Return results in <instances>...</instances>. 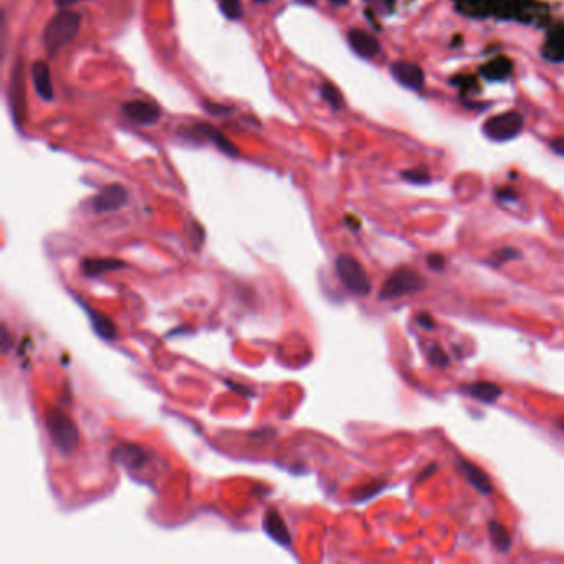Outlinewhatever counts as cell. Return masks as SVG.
I'll use <instances>...</instances> for the list:
<instances>
[{
  "label": "cell",
  "mask_w": 564,
  "mask_h": 564,
  "mask_svg": "<svg viewBox=\"0 0 564 564\" xmlns=\"http://www.w3.org/2000/svg\"><path fill=\"white\" fill-rule=\"evenodd\" d=\"M81 27V15L73 10H61L50 19L43 32V45L48 57H55L61 48L72 43Z\"/></svg>",
  "instance_id": "cell-1"
},
{
  "label": "cell",
  "mask_w": 564,
  "mask_h": 564,
  "mask_svg": "<svg viewBox=\"0 0 564 564\" xmlns=\"http://www.w3.org/2000/svg\"><path fill=\"white\" fill-rule=\"evenodd\" d=\"M45 424H47L50 438L58 452L68 457L77 450L78 442H80V432H78L75 422L70 419V416H66L60 409L50 407L45 416Z\"/></svg>",
  "instance_id": "cell-2"
},
{
  "label": "cell",
  "mask_w": 564,
  "mask_h": 564,
  "mask_svg": "<svg viewBox=\"0 0 564 564\" xmlns=\"http://www.w3.org/2000/svg\"><path fill=\"white\" fill-rule=\"evenodd\" d=\"M336 271L342 285L353 295L367 296L371 293V280L367 278L362 265L354 257L340 255L336 258Z\"/></svg>",
  "instance_id": "cell-3"
},
{
  "label": "cell",
  "mask_w": 564,
  "mask_h": 564,
  "mask_svg": "<svg viewBox=\"0 0 564 564\" xmlns=\"http://www.w3.org/2000/svg\"><path fill=\"white\" fill-rule=\"evenodd\" d=\"M425 286V280L417 273L416 270L409 269V266H402L398 269L389 278L384 282V285L379 291V298L381 300H392L398 296L416 293V291L422 290Z\"/></svg>",
  "instance_id": "cell-4"
},
{
  "label": "cell",
  "mask_w": 564,
  "mask_h": 564,
  "mask_svg": "<svg viewBox=\"0 0 564 564\" xmlns=\"http://www.w3.org/2000/svg\"><path fill=\"white\" fill-rule=\"evenodd\" d=\"M523 116L516 111L501 113V115L493 116L483 124L482 131L485 137L493 141V143H505V141L515 139L523 129Z\"/></svg>",
  "instance_id": "cell-5"
},
{
  "label": "cell",
  "mask_w": 564,
  "mask_h": 564,
  "mask_svg": "<svg viewBox=\"0 0 564 564\" xmlns=\"http://www.w3.org/2000/svg\"><path fill=\"white\" fill-rule=\"evenodd\" d=\"M129 192L121 184H111L104 189L99 191V194L93 199V211L96 214H108L123 208L128 204Z\"/></svg>",
  "instance_id": "cell-6"
},
{
  "label": "cell",
  "mask_w": 564,
  "mask_h": 564,
  "mask_svg": "<svg viewBox=\"0 0 564 564\" xmlns=\"http://www.w3.org/2000/svg\"><path fill=\"white\" fill-rule=\"evenodd\" d=\"M123 115L131 121V123L139 124V126H151L157 123L161 118L159 108L154 106L153 103L143 101V99H133L123 104Z\"/></svg>",
  "instance_id": "cell-7"
},
{
  "label": "cell",
  "mask_w": 564,
  "mask_h": 564,
  "mask_svg": "<svg viewBox=\"0 0 564 564\" xmlns=\"http://www.w3.org/2000/svg\"><path fill=\"white\" fill-rule=\"evenodd\" d=\"M391 75L399 85L409 88V90L419 91L424 88V72L419 65L411 64V61H394L391 65Z\"/></svg>",
  "instance_id": "cell-8"
},
{
  "label": "cell",
  "mask_w": 564,
  "mask_h": 564,
  "mask_svg": "<svg viewBox=\"0 0 564 564\" xmlns=\"http://www.w3.org/2000/svg\"><path fill=\"white\" fill-rule=\"evenodd\" d=\"M348 43L351 50L361 58H374L381 52V45L371 33L359 28H351L348 32Z\"/></svg>",
  "instance_id": "cell-9"
},
{
  "label": "cell",
  "mask_w": 564,
  "mask_h": 564,
  "mask_svg": "<svg viewBox=\"0 0 564 564\" xmlns=\"http://www.w3.org/2000/svg\"><path fill=\"white\" fill-rule=\"evenodd\" d=\"M263 529L269 533V536L271 540H275L280 545L283 546H290L291 545V534L290 529L283 520V516L280 515V512L277 509H270L265 515V520H263Z\"/></svg>",
  "instance_id": "cell-10"
},
{
  "label": "cell",
  "mask_w": 564,
  "mask_h": 564,
  "mask_svg": "<svg viewBox=\"0 0 564 564\" xmlns=\"http://www.w3.org/2000/svg\"><path fill=\"white\" fill-rule=\"evenodd\" d=\"M113 458L129 470H137L146 463V452L136 444H121L113 450Z\"/></svg>",
  "instance_id": "cell-11"
},
{
  "label": "cell",
  "mask_w": 564,
  "mask_h": 564,
  "mask_svg": "<svg viewBox=\"0 0 564 564\" xmlns=\"http://www.w3.org/2000/svg\"><path fill=\"white\" fill-rule=\"evenodd\" d=\"M32 80L37 95H39L43 101H52V99L55 98L52 77H50V68L45 61L39 60L32 65Z\"/></svg>",
  "instance_id": "cell-12"
},
{
  "label": "cell",
  "mask_w": 564,
  "mask_h": 564,
  "mask_svg": "<svg viewBox=\"0 0 564 564\" xmlns=\"http://www.w3.org/2000/svg\"><path fill=\"white\" fill-rule=\"evenodd\" d=\"M126 263L116 260V258H86L81 263V270L86 277H99L108 271L126 269Z\"/></svg>",
  "instance_id": "cell-13"
},
{
  "label": "cell",
  "mask_w": 564,
  "mask_h": 564,
  "mask_svg": "<svg viewBox=\"0 0 564 564\" xmlns=\"http://www.w3.org/2000/svg\"><path fill=\"white\" fill-rule=\"evenodd\" d=\"M460 471L463 475H465V478L469 480V482L474 485L475 488L480 493H483V495H488L493 490V485H492V480L488 477L485 471L480 469V467L474 465V463L470 462H465V460H460Z\"/></svg>",
  "instance_id": "cell-14"
},
{
  "label": "cell",
  "mask_w": 564,
  "mask_h": 564,
  "mask_svg": "<svg viewBox=\"0 0 564 564\" xmlns=\"http://www.w3.org/2000/svg\"><path fill=\"white\" fill-rule=\"evenodd\" d=\"M462 391H465V394L471 396V398L482 400V402L492 404L495 402L496 399L501 396V389L496 384L488 382V381H478L474 384H469V386H463Z\"/></svg>",
  "instance_id": "cell-15"
},
{
  "label": "cell",
  "mask_w": 564,
  "mask_h": 564,
  "mask_svg": "<svg viewBox=\"0 0 564 564\" xmlns=\"http://www.w3.org/2000/svg\"><path fill=\"white\" fill-rule=\"evenodd\" d=\"M197 131L202 133V135L206 136L207 139H211L212 143H214L217 148H219L224 154H227V156L235 157L237 154H239V149L235 148V144H233L231 139H227L225 135H222L219 129L211 126V124H199Z\"/></svg>",
  "instance_id": "cell-16"
},
{
  "label": "cell",
  "mask_w": 564,
  "mask_h": 564,
  "mask_svg": "<svg viewBox=\"0 0 564 564\" xmlns=\"http://www.w3.org/2000/svg\"><path fill=\"white\" fill-rule=\"evenodd\" d=\"M85 308H86L88 315H90L91 323H93L95 331L98 333L101 338H104V340H110V341L115 340L116 334H118V331H116L115 323H113V321L108 318L106 315H101L99 311L91 310V308H88V307H85Z\"/></svg>",
  "instance_id": "cell-17"
},
{
  "label": "cell",
  "mask_w": 564,
  "mask_h": 564,
  "mask_svg": "<svg viewBox=\"0 0 564 564\" xmlns=\"http://www.w3.org/2000/svg\"><path fill=\"white\" fill-rule=\"evenodd\" d=\"M488 529H490L493 546H495L498 551H501V553H505V551L512 546V540H509V534L507 529H505V526L496 523V521H490Z\"/></svg>",
  "instance_id": "cell-18"
},
{
  "label": "cell",
  "mask_w": 564,
  "mask_h": 564,
  "mask_svg": "<svg viewBox=\"0 0 564 564\" xmlns=\"http://www.w3.org/2000/svg\"><path fill=\"white\" fill-rule=\"evenodd\" d=\"M320 90L321 96H323L329 106L334 108V110H341V108L344 106V99H342L341 91L334 85H331V83H323Z\"/></svg>",
  "instance_id": "cell-19"
},
{
  "label": "cell",
  "mask_w": 564,
  "mask_h": 564,
  "mask_svg": "<svg viewBox=\"0 0 564 564\" xmlns=\"http://www.w3.org/2000/svg\"><path fill=\"white\" fill-rule=\"evenodd\" d=\"M220 10L231 20H239L244 15V7L240 0H220Z\"/></svg>",
  "instance_id": "cell-20"
},
{
  "label": "cell",
  "mask_w": 564,
  "mask_h": 564,
  "mask_svg": "<svg viewBox=\"0 0 564 564\" xmlns=\"http://www.w3.org/2000/svg\"><path fill=\"white\" fill-rule=\"evenodd\" d=\"M429 359L434 366H440V367H447L450 362L449 358H447V354L444 353V349H442L438 344H434L432 348H430Z\"/></svg>",
  "instance_id": "cell-21"
},
{
  "label": "cell",
  "mask_w": 564,
  "mask_h": 564,
  "mask_svg": "<svg viewBox=\"0 0 564 564\" xmlns=\"http://www.w3.org/2000/svg\"><path fill=\"white\" fill-rule=\"evenodd\" d=\"M518 257H520V252H518V250H515V249H501L495 255H493V257H492L493 262L492 263H493V265L500 266V265H503L505 262L513 260V258H518Z\"/></svg>",
  "instance_id": "cell-22"
},
{
  "label": "cell",
  "mask_w": 564,
  "mask_h": 564,
  "mask_svg": "<svg viewBox=\"0 0 564 564\" xmlns=\"http://www.w3.org/2000/svg\"><path fill=\"white\" fill-rule=\"evenodd\" d=\"M402 177L412 184H427L430 181L429 174L425 171H407V173L402 174Z\"/></svg>",
  "instance_id": "cell-23"
},
{
  "label": "cell",
  "mask_w": 564,
  "mask_h": 564,
  "mask_svg": "<svg viewBox=\"0 0 564 564\" xmlns=\"http://www.w3.org/2000/svg\"><path fill=\"white\" fill-rule=\"evenodd\" d=\"M427 263H429V266L432 270H436V271H438V270H442L444 269V265H445V258L442 257L440 253H432V255H429V260H427Z\"/></svg>",
  "instance_id": "cell-24"
},
{
  "label": "cell",
  "mask_w": 564,
  "mask_h": 564,
  "mask_svg": "<svg viewBox=\"0 0 564 564\" xmlns=\"http://www.w3.org/2000/svg\"><path fill=\"white\" fill-rule=\"evenodd\" d=\"M417 323L424 329H434V320L429 315H419L417 316Z\"/></svg>",
  "instance_id": "cell-25"
},
{
  "label": "cell",
  "mask_w": 564,
  "mask_h": 564,
  "mask_svg": "<svg viewBox=\"0 0 564 564\" xmlns=\"http://www.w3.org/2000/svg\"><path fill=\"white\" fill-rule=\"evenodd\" d=\"M551 149L556 154H559V156H564V136L551 141Z\"/></svg>",
  "instance_id": "cell-26"
},
{
  "label": "cell",
  "mask_w": 564,
  "mask_h": 564,
  "mask_svg": "<svg viewBox=\"0 0 564 564\" xmlns=\"http://www.w3.org/2000/svg\"><path fill=\"white\" fill-rule=\"evenodd\" d=\"M80 2H85V0H53V3L58 8H66V7H72L75 3H80Z\"/></svg>",
  "instance_id": "cell-27"
},
{
  "label": "cell",
  "mask_w": 564,
  "mask_h": 564,
  "mask_svg": "<svg viewBox=\"0 0 564 564\" xmlns=\"http://www.w3.org/2000/svg\"><path fill=\"white\" fill-rule=\"evenodd\" d=\"M329 3H333V6H346L348 0H329Z\"/></svg>",
  "instance_id": "cell-28"
},
{
  "label": "cell",
  "mask_w": 564,
  "mask_h": 564,
  "mask_svg": "<svg viewBox=\"0 0 564 564\" xmlns=\"http://www.w3.org/2000/svg\"><path fill=\"white\" fill-rule=\"evenodd\" d=\"M300 2H303V3H308V6H313V3L316 2V0H300Z\"/></svg>",
  "instance_id": "cell-29"
},
{
  "label": "cell",
  "mask_w": 564,
  "mask_h": 564,
  "mask_svg": "<svg viewBox=\"0 0 564 564\" xmlns=\"http://www.w3.org/2000/svg\"><path fill=\"white\" fill-rule=\"evenodd\" d=\"M558 427L561 429L563 434H564V420H559V422H558Z\"/></svg>",
  "instance_id": "cell-30"
},
{
  "label": "cell",
  "mask_w": 564,
  "mask_h": 564,
  "mask_svg": "<svg viewBox=\"0 0 564 564\" xmlns=\"http://www.w3.org/2000/svg\"><path fill=\"white\" fill-rule=\"evenodd\" d=\"M253 2H255V3H269L270 0H253Z\"/></svg>",
  "instance_id": "cell-31"
}]
</instances>
